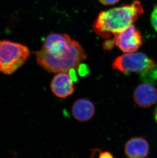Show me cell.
Returning <instances> with one entry per match:
<instances>
[{
	"mask_svg": "<svg viewBox=\"0 0 157 158\" xmlns=\"http://www.w3.org/2000/svg\"><path fill=\"white\" fill-rule=\"evenodd\" d=\"M140 2L131 5L113 8L99 13L94 23V29L98 35L104 38L110 37L125 30L143 14Z\"/></svg>",
	"mask_w": 157,
	"mask_h": 158,
	"instance_id": "obj_1",
	"label": "cell"
},
{
	"mask_svg": "<svg viewBox=\"0 0 157 158\" xmlns=\"http://www.w3.org/2000/svg\"><path fill=\"white\" fill-rule=\"evenodd\" d=\"M38 64L51 73H67L78 68L82 61L87 58L82 47L76 40H72L65 51L58 54H51L41 49L35 52Z\"/></svg>",
	"mask_w": 157,
	"mask_h": 158,
	"instance_id": "obj_2",
	"label": "cell"
},
{
	"mask_svg": "<svg viewBox=\"0 0 157 158\" xmlns=\"http://www.w3.org/2000/svg\"><path fill=\"white\" fill-rule=\"evenodd\" d=\"M25 45L10 40H0V72L11 75L18 70L30 57Z\"/></svg>",
	"mask_w": 157,
	"mask_h": 158,
	"instance_id": "obj_3",
	"label": "cell"
},
{
	"mask_svg": "<svg viewBox=\"0 0 157 158\" xmlns=\"http://www.w3.org/2000/svg\"><path fill=\"white\" fill-rule=\"evenodd\" d=\"M112 68L123 73L144 74L155 66L153 60L142 52L127 53L119 56L112 63Z\"/></svg>",
	"mask_w": 157,
	"mask_h": 158,
	"instance_id": "obj_4",
	"label": "cell"
},
{
	"mask_svg": "<svg viewBox=\"0 0 157 158\" xmlns=\"http://www.w3.org/2000/svg\"><path fill=\"white\" fill-rule=\"evenodd\" d=\"M113 40L115 44L126 53L135 52L143 43L142 35L133 25L115 35Z\"/></svg>",
	"mask_w": 157,
	"mask_h": 158,
	"instance_id": "obj_5",
	"label": "cell"
},
{
	"mask_svg": "<svg viewBox=\"0 0 157 158\" xmlns=\"http://www.w3.org/2000/svg\"><path fill=\"white\" fill-rule=\"evenodd\" d=\"M133 98L140 107H151L157 102V89L147 82L139 84L134 91Z\"/></svg>",
	"mask_w": 157,
	"mask_h": 158,
	"instance_id": "obj_6",
	"label": "cell"
},
{
	"mask_svg": "<svg viewBox=\"0 0 157 158\" xmlns=\"http://www.w3.org/2000/svg\"><path fill=\"white\" fill-rule=\"evenodd\" d=\"M50 89L57 97L66 98L74 92V81L66 73H57L51 81Z\"/></svg>",
	"mask_w": 157,
	"mask_h": 158,
	"instance_id": "obj_7",
	"label": "cell"
},
{
	"mask_svg": "<svg viewBox=\"0 0 157 158\" xmlns=\"http://www.w3.org/2000/svg\"><path fill=\"white\" fill-rule=\"evenodd\" d=\"M71 40L67 34L51 33L43 41L42 49L51 54H58L66 49Z\"/></svg>",
	"mask_w": 157,
	"mask_h": 158,
	"instance_id": "obj_8",
	"label": "cell"
},
{
	"mask_svg": "<svg viewBox=\"0 0 157 158\" xmlns=\"http://www.w3.org/2000/svg\"><path fill=\"white\" fill-rule=\"evenodd\" d=\"M150 152V145L143 138L135 137L129 139L125 146V153L129 158H144Z\"/></svg>",
	"mask_w": 157,
	"mask_h": 158,
	"instance_id": "obj_9",
	"label": "cell"
},
{
	"mask_svg": "<svg viewBox=\"0 0 157 158\" xmlns=\"http://www.w3.org/2000/svg\"><path fill=\"white\" fill-rule=\"evenodd\" d=\"M95 106L91 100L80 98L76 100L71 108L73 117L78 121L86 122L93 117L95 114Z\"/></svg>",
	"mask_w": 157,
	"mask_h": 158,
	"instance_id": "obj_10",
	"label": "cell"
},
{
	"mask_svg": "<svg viewBox=\"0 0 157 158\" xmlns=\"http://www.w3.org/2000/svg\"><path fill=\"white\" fill-rule=\"evenodd\" d=\"M142 75L145 76V77H144V80L149 81L151 82L156 81L157 80V66L155 65L154 68L151 70Z\"/></svg>",
	"mask_w": 157,
	"mask_h": 158,
	"instance_id": "obj_11",
	"label": "cell"
},
{
	"mask_svg": "<svg viewBox=\"0 0 157 158\" xmlns=\"http://www.w3.org/2000/svg\"><path fill=\"white\" fill-rule=\"evenodd\" d=\"M91 158H114V157L109 152H101L99 149H95L92 151Z\"/></svg>",
	"mask_w": 157,
	"mask_h": 158,
	"instance_id": "obj_12",
	"label": "cell"
},
{
	"mask_svg": "<svg viewBox=\"0 0 157 158\" xmlns=\"http://www.w3.org/2000/svg\"><path fill=\"white\" fill-rule=\"evenodd\" d=\"M151 21L153 28L157 31V6L154 8L151 13Z\"/></svg>",
	"mask_w": 157,
	"mask_h": 158,
	"instance_id": "obj_13",
	"label": "cell"
},
{
	"mask_svg": "<svg viewBox=\"0 0 157 158\" xmlns=\"http://www.w3.org/2000/svg\"><path fill=\"white\" fill-rule=\"evenodd\" d=\"M78 69V73L81 76H85L88 73L87 67L85 64H80Z\"/></svg>",
	"mask_w": 157,
	"mask_h": 158,
	"instance_id": "obj_14",
	"label": "cell"
},
{
	"mask_svg": "<svg viewBox=\"0 0 157 158\" xmlns=\"http://www.w3.org/2000/svg\"><path fill=\"white\" fill-rule=\"evenodd\" d=\"M119 0H99V1L104 5H114L117 2H119Z\"/></svg>",
	"mask_w": 157,
	"mask_h": 158,
	"instance_id": "obj_15",
	"label": "cell"
},
{
	"mask_svg": "<svg viewBox=\"0 0 157 158\" xmlns=\"http://www.w3.org/2000/svg\"><path fill=\"white\" fill-rule=\"evenodd\" d=\"M114 40H113L112 42L111 40H108L105 42L104 44V48L105 50H109L111 49V48H113V45H114Z\"/></svg>",
	"mask_w": 157,
	"mask_h": 158,
	"instance_id": "obj_16",
	"label": "cell"
},
{
	"mask_svg": "<svg viewBox=\"0 0 157 158\" xmlns=\"http://www.w3.org/2000/svg\"><path fill=\"white\" fill-rule=\"evenodd\" d=\"M70 75L71 77V79H73L74 81H77V77L76 76V72H75V69H71L69 71Z\"/></svg>",
	"mask_w": 157,
	"mask_h": 158,
	"instance_id": "obj_17",
	"label": "cell"
},
{
	"mask_svg": "<svg viewBox=\"0 0 157 158\" xmlns=\"http://www.w3.org/2000/svg\"><path fill=\"white\" fill-rule=\"evenodd\" d=\"M154 118L155 120H156V123H157V106L156 108V110H155Z\"/></svg>",
	"mask_w": 157,
	"mask_h": 158,
	"instance_id": "obj_18",
	"label": "cell"
}]
</instances>
